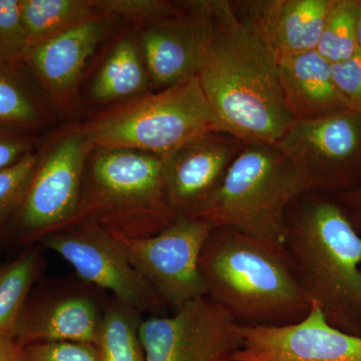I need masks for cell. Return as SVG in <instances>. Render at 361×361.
Wrapping results in <instances>:
<instances>
[{
  "instance_id": "obj_1",
  "label": "cell",
  "mask_w": 361,
  "mask_h": 361,
  "mask_svg": "<svg viewBox=\"0 0 361 361\" xmlns=\"http://www.w3.org/2000/svg\"><path fill=\"white\" fill-rule=\"evenodd\" d=\"M208 30L197 78L219 132L276 144L295 123L285 103L278 59L231 1L203 0Z\"/></svg>"
},
{
  "instance_id": "obj_2",
  "label": "cell",
  "mask_w": 361,
  "mask_h": 361,
  "mask_svg": "<svg viewBox=\"0 0 361 361\" xmlns=\"http://www.w3.org/2000/svg\"><path fill=\"white\" fill-rule=\"evenodd\" d=\"M207 296L242 326H283L310 310L282 244L214 228L202 251Z\"/></svg>"
},
{
  "instance_id": "obj_3",
  "label": "cell",
  "mask_w": 361,
  "mask_h": 361,
  "mask_svg": "<svg viewBox=\"0 0 361 361\" xmlns=\"http://www.w3.org/2000/svg\"><path fill=\"white\" fill-rule=\"evenodd\" d=\"M284 247L310 303L336 329L361 336V236L339 203L313 192L297 198Z\"/></svg>"
},
{
  "instance_id": "obj_4",
  "label": "cell",
  "mask_w": 361,
  "mask_h": 361,
  "mask_svg": "<svg viewBox=\"0 0 361 361\" xmlns=\"http://www.w3.org/2000/svg\"><path fill=\"white\" fill-rule=\"evenodd\" d=\"M178 216L166 194L163 158L127 149L94 148L75 223L127 238H147Z\"/></svg>"
},
{
  "instance_id": "obj_5",
  "label": "cell",
  "mask_w": 361,
  "mask_h": 361,
  "mask_svg": "<svg viewBox=\"0 0 361 361\" xmlns=\"http://www.w3.org/2000/svg\"><path fill=\"white\" fill-rule=\"evenodd\" d=\"M310 192L276 145L247 142L219 189L193 218L284 245L289 208Z\"/></svg>"
},
{
  "instance_id": "obj_6",
  "label": "cell",
  "mask_w": 361,
  "mask_h": 361,
  "mask_svg": "<svg viewBox=\"0 0 361 361\" xmlns=\"http://www.w3.org/2000/svg\"><path fill=\"white\" fill-rule=\"evenodd\" d=\"M94 148L164 157L219 132L197 75L101 111L80 126Z\"/></svg>"
},
{
  "instance_id": "obj_7",
  "label": "cell",
  "mask_w": 361,
  "mask_h": 361,
  "mask_svg": "<svg viewBox=\"0 0 361 361\" xmlns=\"http://www.w3.org/2000/svg\"><path fill=\"white\" fill-rule=\"evenodd\" d=\"M94 148L82 128L75 127L52 137L37 151L30 186L4 240L33 245L75 222L85 168Z\"/></svg>"
},
{
  "instance_id": "obj_8",
  "label": "cell",
  "mask_w": 361,
  "mask_h": 361,
  "mask_svg": "<svg viewBox=\"0 0 361 361\" xmlns=\"http://www.w3.org/2000/svg\"><path fill=\"white\" fill-rule=\"evenodd\" d=\"M214 226L199 218L179 216L147 238L113 235L133 266L173 311L207 295L200 258Z\"/></svg>"
},
{
  "instance_id": "obj_9",
  "label": "cell",
  "mask_w": 361,
  "mask_h": 361,
  "mask_svg": "<svg viewBox=\"0 0 361 361\" xmlns=\"http://www.w3.org/2000/svg\"><path fill=\"white\" fill-rule=\"evenodd\" d=\"M39 244L65 259L85 283L110 292L114 299L140 314L166 315L170 310L110 232L75 223L47 235Z\"/></svg>"
},
{
  "instance_id": "obj_10",
  "label": "cell",
  "mask_w": 361,
  "mask_h": 361,
  "mask_svg": "<svg viewBox=\"0 0 361 361\" xmlns=\"http://www.w3.org/2000/svg\"><path fill=\"white\" fill-rule=\"evenodd\" d=\"M139 334L148 361H235L244 341L243 326L207 295L142 319Z\"/></svg>"
},
{
  "instance_id": "obj_11",
  "label": "cell",
  "mask_w": 361,
  "mask_h": 361,
  "mask_svg": "<svg viewBox=\"0 0 361 361\" xmlns=\"http://www.w3.org/2000/svg\"><path fill=\"white\" fill-rule=\"evenodd\" d=\"M275 145L310 192L345 191L361 179V115L350 109L295 122Z\"/></svg>"
},
{
  "instance_id": "obj_12",
  "label": "cell",
  "mask_w": 361,
  "mask_h": 361,
  "mask_svg": "<svg viewBox=\"0 0 361 361\" xmlns=\"http://www.w3.org/2000/svg\"><path fill=\"white\" fill-rule=\"evenodd\" d=\"M235 361H361V336L330 324L316 305L283 326H243Z\"/></svg>"
},
{
  "instance_id": "obj_13",
  "label": "cell",
  "mask_w": 361,
  "mask_h": 361,
  "mask_svg": "<svg viewBox=\"0 0 361 361\" xmlns=\"http://www.w3.org/2000/svg\"><path fill=\"white\" fill-rule=\"evenodd\" d=\"M245 144L233 135L213 132L161 157L169 205L178 217H195L200 212Z\"/></svg>"
},
{
  "instance_id": "obj_14",
  "label": "cell",
  "mask_w": 361,
  "mask_h": 361,
  "mask_svg": "<svg viewBox=\"0 0 361 361\" xmlns=\"http://www.w3.org/2000/svg\"><path fill=\"white\" fill-rule=\"evenodd\" d=\"M104 307L96 296L78 288L30 292L13 337L21 345L49 342L94 345Z\"/></svg>"
},
{
  "instance_id": "obj_15",
  "label": "cell",
  "mask_w": 361,
  "mask_h": 361,
  "mask_svg": "<svg viewBox=\"0 0 361 361\" xmlns=\"http://www.w3.org/2000/svg\"><path fill=\"white\" fill-rule=\"evenodd\" d=\"M186 2L185 13L145 26L140 37L149 80L160 90L196 75L200 66L208 18L203 0Z\"/></svg>"
},
{
  "instance_id": "obj_16",
  "label": "cell",
  "mask_w": 361,
  "mask_h": 361,
  "mask_svg": "<svg viewBox=\"0 0 361 361\" xmlns=\"http://www.w3.org/2000/svg\"><path fill=\"white\" fill-rule=\"evenodd\" d=\"M104 18L99 14L26 52L23 70L63 110L73 106L87 61L103 39Z\"/></svg>"
},
{
  "instance_id": "obj_17",
  "label": "cell",
  "mask_w": 361,
  "mask_h": 361,
  "mask_svg": "<svg viewBox=\"0 0 361 361\" xmlns=\"http://www.w3.org/2000/svg\"><path fill=\"white\" fill-rule=\"evenodd\" d=\"M336 0H250L232 2L277 59L315 51Z\"/></svg>"
},
{
  "instance_id": "obj_18",
  "label": "cell",
  "mask_w": 361,
  "mask_h": 361,
  "mask_svg": "<svg viewBox=\"0 0 361 361\" xmlns=\"http://www.w3.org/2000/svg\"><path fill=\"white\" fill-rule=\"evenodd\" d=\"M278 68L285 103L295 122L350 109L334 84L331 65L317 51L278 59Z\"/></svg>"
},
{
  "instance_id": "obj_19",
  "label": "cell",
  "mask_w": 361,
  "mask_h": 361,
  "mask_svg": "<svg viewBox=\"0 0 361 361\" xmlns=\"http://www.w3.org/2000/svg\"><path fill=\"white\" fill-rule=\"evenodd\" d=\"M149 82L139 42L123 39L116 42L97 71L90 97L97 104L123 103L147 94Z\"/></svg>"
},
{
  "instance_id": "obj_20",
  "label": "cell",
  "mask_w": 361,
  "mask_h": 361,
  "mask_svg": "<svg viewBox=\"0 0 361 361\" xmlns=\"http://www.w3.org/2000/svg\"><path fill=\"white\" fill-rule=\"evenodd\" d=\"M20 7L28 49L103 14L90 0H20Z\"/></svg>"
},
{
  "instance_id": "obj_21",
  "label": "cell",
  "mask_w": 361,
  "mask_h": 361,
  "mask_svg": "<svg viewBox=\"0 0 361 361\" xmlns=\"http://www.w3.org/2000/svg\"><path fill=\"white\" fill-rule=\"evenodd\" d=\"M142 319L140 313L116 299L104 303L94 345L97 361H148L140 338Z\"/></svg>"
},
{
  "instance_id": "obj_22",
  "label": "cell",
  "mask_w": 361,
  "mask_h": 361,
  "mask_svg": "<svg viewBox=\"0 0 361 361\" xmlns=\"http://www.w3.org/2000/svg\"><path fill=\"white\" fill-rule=\"evenodd\" d=\"M42 265V245L33 244L26 246L11 263L0 267V336H13Z\"/></svg>"
},
{
  "instance_id": "obj_23",
  "label": "cell",
  "mask_w": 361,
  "mask_h": 361,
  "mask_svg": "<svg viewBox=\"0 0 361 361\" xmlns=\"http://www.w3.org/2000/svg\"><path fill=\"white\" fill-rule=\"evenodd\" d=\"M47 110L23 68L0 63V123L37 133Z\"/></svg>"
},
{
  "instance_id": "obj_24",
  "label": "cell",
  "mask_w": 361,
  "mask_h": 361,
  "mask_svg": "<svg viewBox=\"0 0 361 361\" xmlns=\"http://www.w3.org/2000/svg\"><path fill=\"white\" fill-rule=\"evenodd\" d=\"M358 0H336L330 9L315 51L330 65L357 54Z\"/></svg>"
},
{
  "instance_id": "obj_25",
  "label": "cell",
  "mask_w": 361,
  "mask_h": 361,
  "mask_svg": "<svg viewBox=\"0 0 361 361\" xmlns=\"http://www.w3.org/2000/svg\"><path fill=\"white\" fill-rule=\"evenodd\" d=\"M37 161V151H35L0 171V241L4 240L7 229L25 199Z\"/></svg>"
},
{
  "instance_id": "obj_26",
  "label": "cell",
  "mask_w": 361,
  "mask_h": 361,
  "mask_svg": "<svg viewBox=\"0 0 361 361\" xmlns=\"http://www.w3.org/2000/svg\"><path fill=\"white\" fill-rule=\"evenodd\" d=\"M99 13L122 16L145 26L180 16L187 11V2L165 0H97Z\"/></svg>"
},
{
  "instance_id": "obj_27",
  "label": "cell",
  "mask_w": 361,
  "mask_h": 361,
  "mask_svg": "<svg viewBox=\"0 0 361 361\" xmlns=\"http://www.w3.org/2000/svg\"><path fill=\"white\" fill-rule=\"evenodd\" d=\"M27 49L20 0H0V63L23 68Z\"/></svg>"
},
{
  "instance_id": "obj_28",
  "label": "cell",
  "mask_w": 361,
  "mask_h": 361,
  "mask_svg": "<svg viewBox=\"0 0 361 361\" xmlns=\"http://www.w3.org/2000/svg\"><path fill=\"white\" fill-rule=\"evenodd\" d=\"M21 361H97L94 345L49 342L23 345Z\"/></svg>"
},
{
  "instance_id": "obj_29",
  "label": "cell",
  "mask_w": 361,
  "mask_h": 361,
  "mask_svg": "<svg viewBox=\"0 0 361 361\" xmlns=\"http://www.w3.org/2000/svg\"><path fill=\"white\" fill-rule=\"evenodd\" d=\"M35 132L0 123V171L35 152Z\"/></svg>"
},
{
  "instance_id": "obj_30",
  "label": "cell",
  "mask_w": 361,
  "mask_h": 361,
  "mask_svg": "<svg viewBox=\"0 0 361 361\" xmlns=\"http://www.w3.org/2000/svg\"><path fill=\"white\" fill-rule=\"evenodd\" d=\"M337 90L351 110L361 115V52L343 63L331 65Z\"/></svg>"
},
{
  "instance_id": "obj_31",
  "label": "cell",
  "mask_w": 361,
  "mask_h": 361,
  "mask_svg": "<svg viewBox=\"0 0 361 361\" xmlns=\"http://www.w3.org/2000/svg\"><path fill=\"white\" fill-rule=\"evenodd\" d=\"M338 198L339 205L361 236V183L351 189L338 192Z\"/></svg>"
},
{
  "instance_id": "obj_32",
  "label": "cell",
  "mask_w": 361,
  "mask_h": 361,
  "mask_svg": "<svg viewBox=\"0 0 361 361\" xmlns=\"http://www.w3.org/2000/svg\"><path fill=\"white\" fill-rule=\"evenodd\" d=\"M23 345L13 336H0V361H21Z\"/></svg>"
},
{
  "instance_id": "obj_33",
  "label": "cell",
  "mask_w": 361,
  "mask_h": 361,
  "mask_svg": "<svg viewBox=\"0 0 361 361\" xmlns=\"http://www.w3.org/2000/svg\"><path fill=\"white\" fill-rule=\"evenodd\" d=\"M357 42L358 49H360V51L361 52V0H358Z\"/></svg>"
}]
</instances>
